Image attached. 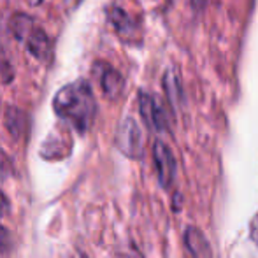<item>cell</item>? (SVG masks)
I'll use <instances>...</instances> for the list:
<instances>
[{"instance_id":"obj_1","label":"cell","mask_w":258,"mask_h":258,"mask_svg":"<svg viewBox=\"0 0 258 258\" xmlns=\"http://www.w3.org/2000/svg\"><path fill=\"white\" fill-rule=\"evenodd\" d=\"M54 112L60 116L63 121L74 126L79 134H85L95 121L97 114V102L93 97L92 86L79 79L76 83L63 86L53 99Z\"/></svg>"},{"instance_id":"obj_2","label":"cell","mask_w":258,"mask_h":258,"mask_svg":"<svg viewBox=\"0 0 258 258\" xmlns=\"http://www.w3.org/2000/svg\"><path fill=\"white\" fill-rule=\"evenodd\" d=\"M116 144L130 158H139L143 155V134H141L139 125L132 118H126L119 125Z\"/></svg>"},{"instance_id":"obj_3","label":"cell","mask_w":258,"mask_h":258,"mask_svg":"<svg viewBox=\"0 0 258 258\" xmlns=\"http://www.w3.org/2000/svg\"><path fill=\"white\" fill-rule=\"evenodd\" d=\"M139 111L143 116L144 123L155 132H165L167 130V118L163 112L162 105L158 100L150 93H139Z\"/></svg>"},{"instance_id":"obj_4","label":"cell","mask_w":258,"mask_h":258,"mask_svg":"<svg viewBox=\"0 0 258 258\" xmlns=\"http://www.w3.org/2000/svg\"><path fill=\"white\" fill-rule=\"evenodd\" d=\"M153 156H155L156 170H158L160 184L163 188H170L174 183V177H176V160H174L172 151L162 141H158V143H155Z\"/></svg>"},{"instance_id":"obj_5","label":"cell","mask_w":258,"mask_h":258,"mask_svg":"<svg viewBox=\"0 0 258 258\" xmlns=\"http://www.w3.org/2000/svg\"><path fill=\"white\" fill-rule=\"evenodd\" d=\"M95 74H99L100 86H102L104 93L109 99H116V97L121 95L125 81H123V76L116 69H112L107 63H97Z\"/></svg>"},{"instance_id":"obj_6","label":"cell","mask_w":258,"mask_h":258,"mask_svg":"<svg viewBox=\"0 0 258 258\" xmlns=\"http://www.w3.org/2000/svg\"><path fill=\"white\" fill-rule=\"evenodd\" d=\"M107 16H109V21H111L112 28H114L116 34H118L123 41H132L137 35V23L134 21V18L130 16L126 11L119 9V7H111Z\"/></svg>"},{"instance_id":"obj_7","label":"cell","mask_w":258,"mask_h":258,"mask_svg":"<svg viewBox=\"0 0 258 258\" xmlns=\"http://www.w3.org/2000/svg\"><path fill=\"white\" fill-rule=\"evenodd\" d=\"M25 46H27V49L34 54L35 58H39V60H44L46 54L49 53V39H48V34H46L42 28H39L37 25H34L32 27V30L27 34V37L23 39Z\"/></svg>"},{"instance_id":"obj_8","label":"cell","mask_w":258,"mask_h":258,"mask_svg":"<svg viewBox=\"0 0 258 258\" xmlns=\"http://www.w3.org/2000/svg\"><path fill=\"white\" fill-rule=\"evenodd\" d=\"M184 239H186L188 249H190L191 255L195 258H211L209 244H207L206 237L197 230V228H188Z\"/></svg>"},{"instance_id":"obj_9","label":"cell","mask_w":258,"mask_h":258,"mask_svg":"<svg viewBox=\"0 0 258 258\" xmlns=\"http://www.w3.org/2000/svg\"><path fill=\"white\" fill-rule=\"evenodd\" d=\"M163 90L167 93V99L170 100L174 105H177V102L181 100V81H179V76L174 69H169L163 76Z\"/></svg>"},{"instance_id":"obj_10","label":"cell","mask_w":258,"mask_h":258,"mask_svg":"<svg viewBox=\"0 0 258 258\" xmlns=\"http://www.w3.org/2000/svg\"><path fill=\"white\" fill-rule=\"evenodd\" d=\"M6 123L9 132L14 137H20L25 132V128H27V114L16 107H9L6 112Z\"/></svg>"},{"instance_id":"obj_11","label":"cell","mask_w":258,"mask_h":258,"mask_svg":"<svg viewBox=\"0 0 258 258\" xmlns=\"http://www.w3.org/2000/svg\"><path fill=\"white\" fill-rule=\"evenodd\" d=\"M13 172V165H11V160L4 151H0V177H7Z\"/></svg>"},{"instance_id":"obj_12","label":"cell","mask_w":258,"mask_h":258,"mask_svg":"<svg viewBox=\"0 0 258 258\" xmlns=\"http://www.w3.org/2000/svg\"><path fill=\"white\" fill-rule=\"evenodd\" d=\"M9 242H11L9 232H7L4 227H0V248H6V246L9 244Z\"/></svg>"},{"instance_id":"obj_13","label":"cell","mask_w":258,"mask_h":258,"mask_svg":"<svg viewBox=\"0 0 258 258\" xmlns=\"http://www.w3.org/2000/svg\"><path fill=\"white\" fill-rule=\"evenodd\" d=\"M7 211H9V201H7L6 195L0 191V216L7 214Z\"/></svg>"},{"instance_id":"obj_14","label":"cell","mask_w":258,"mask_h":258,"mask_svg":"<svg viewBox=\"0 0 258 258\" xmlns=\"http://www.w3.org/2000/svg\"><path fill=\"white\" fill-rule=\"evenodd\" d=\"M251 239L256 242V246H258V213H256V216L251 220Z\"/></svg>"},{"instance_id":"obj_15","label":"cell","mask_w":258,"mask_h":258,"mask_svg":"<svg viewBox=\"0 0 258 258\" xmlns=\"http://www.w3.org/2000/svg\"><path fill=\"white\" fill-rule=\"evenodd\" d=\"M191 2V7H194L197 13H201L202 9L206 7V4H207V0H190Z\"/></svg>"},{"instance_id":"obj_16","label":"cell","mask_w":258,"mask_h":258,"mask_svg":"<svg viewBox=\"0 0 258 258\" xmlns=\"http://www.w3.org/2000/svg\"><path fill=\"white\" fill-rule=\"evenodd\" d=\"M126 258H141L139 255H130V256H126Z\"/></svg>"},{"instance_id":"obj_17","label":"cell","mask_w":258,"mask_h":258,"mask_svg":"<svg viewBox=\"0 0 258 258\" xmlns=\"http://www.w3.org/2000/svg\"><path fill=\"white\" fill-rule=\"evenodd\" d=\"M74 258H86V256H83V255H78V256H74Z\"/></svg>"},{"instance_id":"obj_18","label":"cell","mask_w":258,"mask_h":258,"mask_svg":"<svg viewBox=\"0 0 258 258\" xmlns=\"http://www.w3.org/2000/svg\"><path fill=\"white\" fill-rule=\"evenodd\" d=\"M74 2H79V0H74Z\"/></svg>"}]
</instances>
